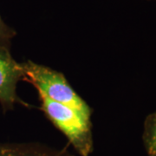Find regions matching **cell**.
<instances>
[{
	"instance_id": "cell-3",
	"label": "cell",
	"mask_w": 156,
	"mask_h": 156,
	"mask_svg": "<svg viewBox=\"0 0 156 156\" xmlns=\"http://www.w3.org/2000/svg\"><path fill=\"white\" fill-rule=\"evenodd\" d=\"M25 80L22 62L11 56L10 47L0 46V104L3 109H12L15 104H24L17 95L19 81Z\"/></svg>"
},
{
	"instance_id": "cell-1",
	"label": "cell",
	"mask_w": 156,
	"mask_h": 156,
	"mask_svg": "<svg viewBox=\"0 0 156 156\" xmlns=\"http://www.w3.org/2000/svg\"><path fill=\"white\" fill-rule=\"evenodd\" d=\"M25 81L32 83L38 93L50 100L71 108L84 118L91 120L92 109L77 95L62 73L32 61L22 62Z\"/></svg>"
},
{
	"instance_id": "cell-5",
	"label": "cell",
	"mask_w": 156,
	"mask_h": 156,
	"mask_svg": "<svg viewBox=\"0 0 156 156\" xmlns=\"http://www.w3.org/2000/svg\"><path fill=\"white\" fill-rule=\"evenodd\" d=\"M144 140L149 156H156V112L148 115L146 118Z\"/></svg>"
},
{
	"instance_id": "cell-6",
	"label": "cell",
	"mask_w": 156,
	"mask_h": 156,
	"mask_svg": "<svg viewBox=\"0 0 156 156\" xmlns=\"http://www.w3.org/2000/svg\"><path fill=\"white\" fill-rule=\"evenodd\" d=\"M15 34V31L9 27L0 17V46L10 47L11 40Z\"/></svg>"
},
{
	"instance_id": "cell-2",
	"label": "cell",
	"mask_w": 156,
	"mask_h": 156,
	"mask_svg": "<svg viewBox=\"0 0 156 156\" xmlns=\"http://www.w3.org/2000/svg\"><path fill=\"white\" fill-rule=\"evenodd\" d=\"M38 94L45 115L67 137L81 155H89L93 147L91 120L84 118L69 107Z\"/></svg>"
},
{
	"instance_id": "cell-4",
	"label": "cell",
	"mask_w": 156,
	"mask_h": 156,
	"mask_svg": "<svg viewBox=\"0 0 156 156\" xmlns=\"http://www.w3.org/2000/svg\"><path fill=\"white\" fill-rule=\"evenodd\" d=\"M0 156H71L37 147L0 143Z\"/></svg>"
}]
</instances>
